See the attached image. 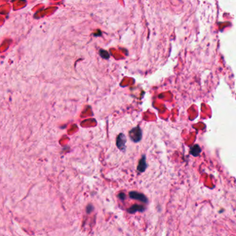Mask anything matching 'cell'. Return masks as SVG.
I'll use <instances>...</instances> for the list:
<instances>
[{
    "mask_svg": "<svg viewBox=\"0 0 236 236\" xmlns=\"http://www.w3.org/2000/svg\"><path fill=\"white\" fill-rule=\"evenodd\" d=\"M129 136L134 142H140L141 139H142V131L141 128L139 126L133 128L129 132Z\"/></svg>",
    "mask_w": 236,
    "mask_h": 236,
    "instance_id": "1",
    "label": "cell"
},
{
    "mask_svg": "<svg viewBox=\"0 0 236 236\" xmlns=\"http://www.w3.org/2000/svg\"><path fill=\"white\" fill-rule=\"evenodd\" d=\"M129 196H130V197L132 199L139 200V201L142 202L144 203L148 202L147 198H146L143 193H141L137 192V191H131V192H130V193H129Z\"/></svg>",
    "mask_w": 236,
    "mask_h": 236,
    "instance_id": "2",
    "label": "cell"
},
{
    "mask_svg": "<svg viewBox=\"0 0 236 236\" xmlns=\"http://www.w3.org/2000/svg\"><path fill=\"white\" fill-rule=\"evenodd\" d=\"M126 137L123 133L119 134L117 139V145L118 148L121 151L126 150Z\"/></svg>",
    "mask_w": 236,
    "mask_h": 236,
    "instance_id": "3",
    "label": "cell"
},
{
    "mask_svg": "<svg viewBox=\"0 0 236 236\" xmlns=\"http://www.w3.org/2000/svg\"><path fill=\"white\" fill-rule=\"evenodd\" d=\"M145 210V208L143 206H141V205L138 204H135L132 206L130 208H129L128 209V211L130 213H135L136 212H142Z\"/></svg>",
    "mask_w": 236,
    "mask_h": 236,
    "instance_id": "4",
    "label": "cell"
},
{
    "mask_svg": "<svg viewBox=\"0 0 236 236\" xmlns=\"http://www.w3.org/2000/svg\"><path fill=\"white\" fill-rule=\"evenodd\" d=\"M146 168H147V164H146V157H145V155H144L142 157V158L141 159L140 162H139L137 169L140 172H144V171H145V170L146 169Z\"/></svg>",
    "mask_w": 236,
    "mask_h": 236,
    "instance_id": "5",
    "label": "cell"
},
{
    "mask_svg": "<svg viewBox=\"0 0 236 236\" xmlns=\"http://www.w3.org/2000/svg\"><path fill=\"white\" fill-rule=\"evenodd\" d=\"M190 151L191 154H192L193 156L197 157L199 155L200 153H201V148H200L199 145H197L196 144V145H194L192 148H191Z\"/></svg>",
    "mask_w": 236,
    "mask_h": 236,
    "instance_id": "6",
    "label": "cell"
},
{
    "mask_svg": "<svg viewBox=\"0 0 236 236\" xmlns=\"http://www.w3.org/2000/svg\"><path fill=\"white\" fill-rule=\"evenodd\" d=\"M100 54H101V55L102 57H103V58H105V59H108L109 58V57H110V55H109V54H108V53H107V51H101V52H100Z\"/></svg>",
    "mask_w": 236,
    "mask_h": 236,
    "instance_id": "7",
    "label": "cell"
},
{
    "mask_svg": "<svg viewBox=\"0 0 236 236\" xmlns=\"http://www.w3.org/2000/svg\"><path fill=\"white\" fill-rule=\"evenodd\" d=\"M93 210H94V207H93L92 205L89 204V205H88V206H87V212L88 213H90L92 212Z\"/></svg>",
    "mask_w": 236,
    "mask_h": 236,
    "instance_id": "8",
    "label": "cell"
},
{
    "mask_svg": "<svg viewBox=\"0 0 236 236\" xmlns=\"http://www.w3.org/2000/svg\"><path fill=\"white\" fill-rule=\"evenodd\" d=\"M119 197L120 198V199L123 200L125 199V198H126V195H125L124 193H121L119 194Z\"/></svg>",
    "mask_w": 236,
    "mask_h": 236,
    "instance_id": "9",
    "label": "cell"
}]
</instances>
